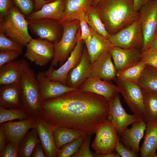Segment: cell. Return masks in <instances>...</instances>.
<instances>
[{"instance_id":"obj_26","label":"cell","mask_w":157,"mask_h":157,"mask_svg":"<svg viewBox=\"0 0 157 157\" xmlns=\"http://www.w3.org/2000/svg\"><path fill=\"white\" fill-rule=\"evenodd\" d=\"M94 0H65V8L62 20L65 21L78 20L92 6Z\"/></svg>"},{"instance_id":"obj_31","label":"cell","mask_w":157,"mask_h":157,"mask_svg":"<svg viewBox=\"0 0 157 157\" xmlns=\"http://www.w3.org/2000/svg\"><path fill=\"white\" fill-rule=\"evenodd\" d=\"M137 83L145 91L157 92V69L146 65Z\"/></svg>"},{"instance_id":"obj_43","label":"cell","mask_w":157,"mask_h":157,"mask_svg":"<svg viewBox=\"0 0 157 157\" xmlns=\"http://www.w3.org/2000/svg\"><path fill=\"white\" fill-rule=\"evenodd\" d=\"M115 151L120 157H137V154L125 147L120 140L117 142L115 148Z\"/></svg>"},{"instance_id":"obj_40","label":"cell","mask_w":157,"mask_h":157,"mask_svg":"<svg viewBox=\"0 0 157 157\" xmlns=\"http://www.w3.org/2000/svg\"><path fill=\"white\" fill-rule=\"evenodd\" d=\"M141 60L146 65L157 69V51L149 48L142 51Z\"/></svg>"},{"instance_id":"obj_16","label":"cell","mask_w":157,"mask_h":157,"mask_svg":"<svg viewBox=\"0 0 157 157\" xmlns=\"http://www.w3.org/2000/svg\"><path fill=\"white\" fill-rule=\"evenodd\" d=\"M78 89L83 91L89 92L103 96L108 101L119 91L117 85L110 82L91 76L80 86Z\"/></svg>"},{"instance_id":"obj_27","label":"cell","mask_w":157,"mask_h":157,"mask_svg":"<svg viewBox=\"0 0 157 157\" xmlns=\"http://www.w3.org/2000/svg\"><path fill=\"white\" fill-rule=\"evenodd\" d=\"M91 31V39L85 45L91 63L103 52L109 50L114 46L108 39L97 33L92 28Z\"/></svg>"},{"instance_id":"obj_51","label":"cell","mask_w":157,"mask_h":157,"mask_svg":"<svg viewBox=\"0 0 157 157\" xmlns=\"http://www.w3.org/2000/svg\"><path fill=\"white\" fill-rule=\"evenodd\" d=\"M101 0H94L92 6L95 7Z\"/></svg>"},{"instance_id":"obj_12","label":"cell","mask_w":157,"mask_h":157,"mask_svg":"<svg viewBox=\"0 0 157 157\" xmlns=\"http://www.w3.org/2000/svg\"><path fill=\"white\" fill-rule=\"evenodd\" d=\"M108 101L109 110L107 121L112 124L118 135L120 136L128 126L139 120L134 114L130 115L126 112L122 106L119 94Z\"/></svg>"},{"instance_id":"obj_35","label":"cell","mask_w":157,"mask_h":157,"mask_svg":"<svg viewBox=\"0 0 157 157\" xmlns=\"http://www.w3.org/2000/svg\"><path fill=\"white\" fill-rule=\"evenodd\" d=\"M86 135H82L63 145L58 150L57 157H71L77 151Z\"/></svg>"},{"instance_id":"obj_23","label":"cell","mask_w":157,"mask_h":157,"mask_svg":"<svg viewBox=\"0 0 157 157\" xmlns=\"http://www.w3.org/2000/svg\"><path fill=\"white\" fill-rule=\"evenodd\" d=\"M65 8V0H55L44 5L41 9L26 17L28 21L43 18L56 19L61 22Z\"/></svg>"},{"instance_id":"obj_28","label":"cell","mask_w":157,"mask_h":157,"mask_svg":"<svg viewBox=\"0 0 157 157\" xmlns=\"http://www.w3.org/2000/svg\"><path fill=\"white\" fill-rule=\"evenodd\" d=\"M40 141L36 129L32 128L21 140L19 145V157H30L35 146Z\"/></svg>"},{"instance_id":"obj_24","label":"cell","mask_w":157,"mask_h":157,"mask_svg":"<svg viewBox=\"0 0 157 157\" xmlns=\"http://www.w3.org/2000/svg\"><path fill=\"white\" fill-rule=\"evenodd\" d=\"M20 81L0 85V107L12 109L20 108Z\"/></svg>"},{"instance_id":"obj_48","label":"cell","mask_w":157,"mask_h":157,"mask_svg":"<svg viewBox=\"0 0 157 157\" xmlns=\"http://www.w3.org/2000/svg\"><path fill=\"white\" fill-rule=\"evenodd\" d=\"M55 0H35L34 11L40 10L45 4L52 2Z\"/></svg>"},{"instance_id":"obj_14","label":"cell","mask_w":157,"mask_h":157,"mask_svg":"<svg viewBox=\"0 0 157 157\" xmlns=\"http://www.w3.org/2000/svg\"><path fill=\"white\" fill-rule=\"evenodd\" d=\"M112 59L109 50L101 53L91 63V76L115 82L117 72Z\"/></svg>"},{"instance_id":"obj_34","label":"cell","mask_w":157,"mask_h":157,"mask_svg":"<svg viewBox=\"0 0 157 157\" xmlns=\"http://www.w3.org/2000/svg\"><path fill=\"white\" fill-rule=\"evenodd\" d=\"M30 117L20 108L8 109L0 107V124L15 120H24Z\"/></svg>"},{"instance_id":"obj_15","label":"cell","mask_w":157,"mask_h":157,"mask_svg":"<svg viewBox=\"0 0 157 157\" xmlns=\"http://www.w3.org/2000/svg\"><path fill=\"white\" fill-rule=\"evenodd\" d=\"M30 68L28 62L24 59L15 60L0 67V85L19 82Z\"/></svg>"},{"instance_id":"obj_52","label":"cell","mask_w":157,"mask_h":157,"mask_svg":"<svg viewBox=\"0 0 157 157\" xmlns=\"http://www.w3.org/2000/svg\"><path fill=\"white\" fill-rule=\"evenodd\" d=\"M157 38V26L155 33V38Z\"/></svg>"},{"instance_id":"obj_45","label":"cell","mask_w":157,"mask_h":157,"mask_svg":"<svg viewBox=\"0 0 157 157\" xmlns=\"http://www.w3.org/2000/svg\"><path fill=\"white\" fill-rule=\"evenodd\" d=\"M31 157H46L43 148L40 142L35 147L31 154Z\"/></svg>"},{"instance_id":"obj_6","label":"cell","mask_w":157,"mask_h":157,"mask_svg":"<svg viewBox=\"0 0 157 157\" xmlns=\"http://www.w3.org/2000/svg\"><path fill=\"white\" fill-rule=\"evenodd\" d=\"M115 82L125 102L139 121L145 122L144 90L137 83L120 80Z\"/></svg>"},{"instance_id":"obj_49","label":"cell","mask_w":157,"mask_h":157,"mask_svg":"<svg viewBox=\"0 0 157 157\" xmlns=\"http://www.w3.org/2000/svg\"><path fill=\"white\" fill-rule=\"evenodd\" d=\"M94 157H120L119 154L113 152L107 153H93Z\"/></svg>"},{"instance_id":"obj_2","label":"cell","mask_w":157,"mask_h":157,"mask_svg":"<svg viewBox=\"0 0 157 157\" xmlns=\"http://www.w3.org/2000/svg\"><path fill=\"white\" fill-rule=\"evenodd\" d=\"M109 34L113 35L140 18L133 0H101L95 6Z\"/></svg>"},{"instance_id":"obj_42","label":"cell","mask_w":157,"mask_h":157,"mask_svg":"<svg viewBox=\"0 0 157 157\" xmlns=\"http://www.w3.org/2000/svg\"><path fill=\"white\" fill-rule=\"evenodd\" d=\"M20 54L14 51L0 52V67L10 62L15 60Z\"/></svg>"},{"instance_id":"obj_8","label":"cell","mask_w":157,"mask_h":157,"mask_svg":"<svg viewBox=\"0 0 157 157\" xmlns=\"http://www.w3.org/2000/svg\"><path fill=\"white\" fill-rule=\"evenodd\" d=\"M31 32L39 38L47 40L54 44L58 42L63 34L61 22L49 18H43L28 21Z\"/></svg>"},{"instance_id":"obj_19","label":"cell","mask_w":157,"mask_h":157,"mask_svg":"<svg viewBox=\"0 0 157 157\" xmlns=\"http://www.w3.org/2000/svg\"><path fill=\"white\" fill-rule=\"evenodd\" d=\"M37 132L46 157H56L58 149L56 147L53 131L39 116L35 117L33 128Z\"/></svg>"},{"instance_id":"obj_38","label":"cell","mask_w":157,"mask_h":157,"mask_svg":"<svg viewBox=\"0 0 157 157\" xmlns=\"http://www.w3.org/2000/svg\"><path fill=\"white\" fill-rule=\"evenodd\" d=\"M92 135H86L82 143L77 151L72 157H93L90 148V143Z\"/></svg>"},{"instance_id":"obj_5","label":"cell","mask_w":157,"mask_h":157,"mask_svg":"<svg viewBox=\"0 0 157 157\" xmlns=\"http://www.w3.org/2000/svg\"><path fill=\"white\" fill-rule=\"evenodd\" d=\"M63 28L62 37L57 43L54 44L53 58L51 66H61L65 62L74 48L81 35L79 20L65 21L61 22Z\"/></svg>"},{"instance_id":"obj_37","label":"cell","mask_w":157,"mask_h":157,"mask_svg":"<svg viewBox=\"0 0 157 157\" xmlns=\"http://www.w3.org/2000/svg\"><path fill=\"white\" fill-rule=\"evenodd\" d=\"M85 14L82 15L78 19L80 22L81 35L78 41L83 40L86 45L91 39L92 31L91 27L85 20Z\"/></svg>"},{"instance_id":"obj_36","label":"cell","mask_w":157,"mask_h":157,"mask_svg":"<svg viewBox=\"0 0 157 157\" xmlns=\"http://www.w3.org/2000/svg\"><path fill=\"white\" fill-rule=\"evenodd\" d=\"M23 47L10 38L4 33H0V51H14L21 54Z\"/></svg>"},{"instance_id":"obj_11","label":"cell","mask_w":157,"mask_h":157,"mask_svg":"<svg viewBox=\"0 0 157 157\" xmlns=\"http://www.w3.org/2000/svg\"><path fill=\"white\" fill-rule=\"evenodd\" d=\"M84 44L83 40H78L64 64L57 69L50 66L47 71L44 72L46 76L51 81L66 85L68 73L78 64L81 60Z\"/></svg>"},{"instance_id":"obj_44","label":"cell","mask_w":157,"mask_h":157,"mask_svg":"<svg viewBox=\"0 0 157 157\" xmlns=\"http://www.w3.org/2000/svg\"><path fill=\"white\" fill-rule=\"evenodd\" d=\"M13 4L12 0H0V18L7 13Z\"/></svg>"},{"instance_id":"obj_4","label":"cell","mask_w":157,"mask_h":157,"mask_svg":"<svg viewBox=\"0 0 157 157\" xmlns=\"http://www.w3.org/2000/svg\"><path fill=\"white\" fill-rule=\"evenodd\" d=\"M34 71L30 67L21 79L20 108L30 117L38 116L41 101L39 85Z\"/></svg>"},{"instance_id":"obj_25","label":"cell","mask_w":157,"mask_h":157,"mask_svg":"<svg viewBox=\"0 0 157 157\" xmlns=\"http://www.w3.org/2000/svg\"><path fill=\"white\" fill-rule=\"evenodd\" d=\"M145 133L140 148V157H157V121L146 123Z\"/></svg>"},{"instance_id":"obj_22","label":"cell","mask_w":157,"mask_h":157,"mask_svg":"<svg viewBox=\"0 0 157 157\" xmlns=\"http://www.w3.org/2000/svg\"><path fill=\"white\" fill-rule=\"evenodd\" d=\"M146 127L144 122H135L131 128H127L124 130L120 135V140L125 147L138 154L140 150V141L143 136Z\"/></svg>"},{"instance_id":"obj_20","label":"cell","mask_w":157,"mask_h":157,"mask_svg":"<svg viewBox=\"0 0 157 157\" xmlns=\"http://www.w3.org/2000/svg\"><path fill=\"white\" fill-rule=\"evenodd\" d=\"M117 72L130 67L141 60V51L127 49L113 46L109 50Z\"/></svg>"},{"instance_id":"obj_18","label":"cell","mask_w":157,"mask_h":157,"mask_svg":"<svg viewBox=\"0 0 157 157\" xmlns=\"http://www.w3.org/2000/svg\"><path fill=\"white\" fill-rule=\"evenodd\" d=\"M90 76L91 63L86 47L84 46L81 60L78 64L68 73L66 85L78 89L81 85Z\"/></svg>"},{"instance_id":"obj_41","label":"cell","mask_w":157,"mask_h":157,"mask_svg":"<svg viewBox=\"0 0 157 157\" xmlns=\"http://www.w3.org/2000/svg\"><path fill=\"white\" fill-rule=\"evenodd\" d=\"M18 145L9 140L3 149L0 152V157H19Z\"/></svg>"},{"instance_id":"obj_39","label":"cell","mask_w":157,"mask_h":157,"mask_svg":"<svg viewBox=\"0 0 157 157\" xmlns=\"http://www.w3.org/2000/svg\"><path fill=\"white\" fill-rule=\"evenodd\" d=\"M26 17L34 11L35 0H12Z\"/></svg>"},{"instance_id":"obj_21","label":"cell","mask_w":157,"mask_h":157,"mask_svg":"<svg viewBox=\"0 0 157 157\" xmlns=\"http://www.w3.org/2000/svg\"><path fill=\"white\" fill-rule=\"evenodd\" d=\"M35 118L19 120L17 121H8L0 124L1 127L9 140L19 145L26 133L33 128Z\"/></svg>"},{"instance_id":"obj_10","label":"cell","mask_w":157,"mask_h":157,"mask_svg":"<svg viewBox=\"0 0 157 157\" xmlns=\"http://www.w3.org/2000/svg\"><path fill=\"white\" fill-rule=\"evenodd\" d=\"M24 56L30 62L41 67L47 65L54 55V44L40 38H32L26 46Z\"/></svg>"},{"instance_id":"obj_47","label":"cell","mask_w":157,"mask_h":157,"mask_svg":"<svg viewBox=\"0 0 157 157\" xmlns=\"http://www.w3.org/2000/svg\"><path fill=\"white\" fill-rule=\"evenodd\" d=\"M151 0H133L135 10L139 12L142 7Z\"/></svg>"},{"instance_id":"obj_17","label":"cell","mask_w":157,"mask_h":157,"mask_svg":"<svg viewBox=\"0 0 157 157\" xmlns=\"http://www.w3.org/2000/svg\"><path fill=\"white\" fill-rule=\"evenodd\" d=\"M36 77L41 101L57 97L67 92L78 89L50 80L46 76L44 72H39Z\"/></svg>"},{"instance_id":"obj_7","label":"cell","mask_w":157,"mask_h":157,"mask_svg":"<svg viewBox=\"0 0 157 157\" xmlns=\"http://www.w3.org/2000/svg\"><path fill=\"white\" fill-rule=\"evenodd\" d=\"M108 40L114 46L141 51L144 38L140 18L111 35Z\"/></svg>"},{"instance_id":"obj_9","label":"cell","mask_w":157,"mask_h":157,"mask_svg":"<svg viewBox=\"0 0 157 157\" xmlns=\"http://www.w3.org/2000/svg\"><path fill=\"white\" fill-rule=\"evenodd\" d=\"M140 19L143 35L141 52L149 49L155 39L157 26V0H151L141 8Z\"/></svg>"},{"instance_id":"obj_30","label":"cell","mask_w":157,"mask_h":157,"mask_svg":"<svg viewBox=\"0 0 157 157\" xmlns=\"http://www.w3.org/2000/svg\"><path fill=\"white\" fill-rule=\"evenodd\" d=\"M56 145L59 149L63 145L82 135L80 131L65 127H58L53 131Z\"/></svg>"},{"instance_id":"obj_13","label":"cell","mask_w":157,"mask_h":157,"mask_svg":"<svg viewBox=\"0 0 157 157\" xmlns=\"http://www.w3.org/2000/svg\"><path fill=\"white\" fill-rule=\"evenodd\" d=\"M92 147L97 153L113 152L119 136L112 124L107 121L97 131Z\"/></svg>"},{"instance_id":"obj_1","label":"cell","mask_w":157,"mask_h":157,"mask_svg":"<svg viewBox=\"0 0 157 157\" xmlns=\"http://www.w3.org/2000/svg\"><path fill=\"white\" fill-rule=\"evenodd\" d=\"M109 110L103 96L78 89L41 101L38 116L53 131L65 127L92 135L107 121Z\"/></svg>"},{"instance_id":"obj_32","label":"cell","mask_w":157,"mask_h":157,"mask_svg":"<svg viewBox=\"0 0 157 157\" xmlns=\"http://www.w3.org/2000/svg\"><path fill=\"white\" fill-rule=\"evenodd\" d=\"M146 65L144 62L140 60L134 65L117 72V78L124 81L137 83Z\"/></svg>"},{"instance_id":"obj_50","label":"cell","mask_w":157,"mask_h":157,"mask_svg":"<svg viewBox=\"0 0 157 157\" xmlns=\"http://www.w3.org/2000/svg\"><path fill=\"white\" fill-rule=\"evenodd\" d=\"M149 48L157 51V38L154 39Z\"/></svg>"},{"instance_id":"obj_33","label":"cell","mask_w":157,"mask_h":157,"mask_svg":"<svg viewBox=\"0 0 157 157\" xmlns=\"http://www.w3.org/2000/svg\"><path fill=\"white\" fill-rule=\"evenodd\" d=\"M144 91L145 123L157 121V92Z\"/></svg>"},{"instance_id":"obj_46","label":"cell","mask_w":157,"mask_h":157,"mask_svg":"<svg viewBox=\"0 0 157 157\" xmlns=\"http://www.w3.org/2000/svg\"><path fill=\"white\" fill-rule=\"evenodd\" d=\"M9 141L3 130L0 127V152L3 149Z\"/></svg>"},{"instance_id":"obj_29","label":"cell","mask_w":157,"mask_h":157,"mask_svg":"<svg viewBox=\"0 0 157 157\" xmlns=\"http://www.w3.org/2000/svg\"><path fill=\"white\" fill-rule=\"evenodd\" d=\"M85 19L91 28L98 34L109 39L111 37L106 30L96 7L91 6L85 13Z\"/></svg>"},{"instance_id":"obj_3","label":"cell","mask_w":157,"mask_h":157,"mask_svg":"<svg viewBox=\"0 0 157 157\" xmlns=\"http://www.w3.org/2000/svg\"><path fill=\"white\" fill-rule=\"evenodd\" d=\"M28 24L25 16L14 3L7 13L0 18V33L22 47L26 46L32 38L28 33Z\"/></svg>"}]
</instances>
